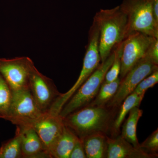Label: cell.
I'll return each mask as SVG.
<instances>
[{"label":"cell","mask_w":158,"mask_h":158,"mask_svg":"<svg viewBox=\"0 0 158 158\" xmlns=\"http://www.w3.org/2000/svg\"><path fill=\"white\" fill-rule=\"evenodd\" d=\"M114 52L101 62L85 83L63 106L59 115L63 118L71 113L88 106L98 93L105 76L114 60Z\"/></svg>","instance_id":"cell-3"},{"label":"cell","mask_w":158,"mask_h":158,"mask_svg":"<svg viewBox=\"0 0 158 158\" xmlns=\"http://www.w3.org/2000/svg\"><path fill=\"white\" fill-rule=\"evenodd\" d=\"M35 67L28 57L0 58V74L12 91L29 88L31 74Z\"/></svg>","instance_id":"cell-6"},{"label":"cell","mask_w":158,"mask_h":158,"mask_svg":"<svg viewBox=\"0 0 158 158\" xmlns=\"http://www.w3.org/2000/svg\"><path fill=\"white\" fill-rule=\"evenodd\" d=\"M158 65L145 56L137 63L122 78L115 95L106 106L116 110L129 94L132 93L141 81L158 70Z\"/></svg>","instance_id":"cell-7"},{"label":"cell","mask_w":158,"mask_h":158,"mask_svg":"<svg viewBox=\"0 0 158 158\" xmlns=\"http://www.w3.org/2000/svg\"><path fill=\"white\" fill-rule=\"evenodd\" d=\"M153 0H123L120 9L127 15L128 36L139 32L158 39V23L152 11Z\"/></svg>","instance_id":"cell-4"},{"label":"cell","mask_w":158,"mask_h":158,"mask_svg":"<svg viewBox=\"0 0 158 158\" xmlns=\"http://www.w3.org/2000/svg\"><path fill=\"white\" fill-rule=\"evenodd\" d=\"M152 11L155 19L158 23V0H153Z\"/></svg>","instance_id":"cell-25"},{"label":"cell","mask_w":158,"mask_h":158,"mask_svg":"<svg viewBox=\"0 0 158 158\" xmlns=\"http://www.w3.org/2000/svg\"><path fill=\"white\" fill-rule=\"evenodd\" d=\"M116 110L106 106H87L62 118L63 123L80 139L95 134L107 135Z\"/></svg>","instance_id":"cell-2"},{"label":"cell","mask_w":158,"mask_h":158,"mask_svg":"<svg viewBox=\"0 0 158 158\" xmlns=\"http://www.w3.org/2000/svg\"><path fill=\"white\" fill-rule=\"evenodd\" d=\"M140 148L148 153L158 156V129L154 131L141 144H140Z\"/></svg>","instance_id":"cell-22"},{"label":"cell","mask_w":158,"mask_h":158,"mask_svg":"<svg viewBox=\"0 0 158 158\" xmlns=\"http://www.w3.org/2000/svg\"><path fill=\"white\" fill-rule=\"evenodd\" d=\"M107 158H154L158 156L148 153L141 148L134 147L120 135L107 136Z\"/></svg>","instance_id":"cell-11"},{"label":"cell","mask_w":158,"mask_h":158,"mask_svg":"<svg viewBox=\"0 0 158 158\" xmlns=\"http://www.w3.org/2000/svg\"><path fill=\"white\" fill-rule=\"evenodd\" d=\"M29 89L37 106L44 113H48L61 94L53 81L35 67L31 74Z\"/></svg>","instance_id":"cell-9"},{"label":"cell","mask_w":158,"mask_h":158,"mask_svg":"<svg viewBox=\"0 0 158 158\" xmlns=\"http://www.w3.org/2000/svg\"><path fill=\"white\" fill-rule=\"evenodd\" d=\"M120 81V78L118 77L115 81L110 83H106L103 81L96 96L88 106H106L116 93Z\"/></svg>","instance_id":"cell-17"},{"label":"cell","mask_w":158,"mask_h":158,"mask_svg":"<svg viewBox=\"0 0 158 158\" xmlns=\"http://www.w3.org/2000/svg\"><path fill=\"white\" fill-rule=\"evenodd\" d=\"M16 128L14 137L3 143L0 148V158H22L20 131Z\"/></svg>","instance_id":"cell-18"},{"label":"cell","mask_w":158,"mask_h":158,"mask_svg":"<svg viewBox=\"0 0 158 158\" xmlns=\"http://www.w3.org/2000/svg\"><path fill=\"white\" fill-rule=\"evenodd\" d=\"M28 89L12 91V98L6 120L16 126H31L44 116Z\"/></svg>","instance_id":"cell-5"},{"label":"cell","mask_w":158,"mask_h":158,"mask_svg":"<svg viewBox=\"0 0 158 158\" xmlns=\"http://www.w3.org/2000/svg\"><path fill=\"white\" fill-rule=\"evenodd\" d=\"M99 30V49L101 62H104L116 46L128 36L127 17L119 6L101 9L93 18Z\"/></svg>","instance_id":"cell-1"},{"label":"cell","mask_w":158,"mask_h":158,"mask_svg":"<svg viewBox=\"0 0 158 158\" xmlns=\"http://www.w3.org/2000/svg\"><path fill=\"white\" fill-rule=\"evenodd\" d=\"M143 115V110L135 107L132 109L129 113L128 117L124 122L121 135L125 140L138 148H140L137 136V127L139 119Z\"/></svg>","instance_id":"cell-16"},{"label":"cell","mask_w":158,"mask_h":158,"mask_svg":"<svg viewBox=\"0 0 158 158\" xmlns=\"http://www.w3.org/2000/svg\"><path fill=\"white\" fill-rule=\"evenodd\" d=\"M87 158H105L106 155L107 135L95 133L81 139Z\"/></svg>","instance_id":"cell-15"},{"label":"cell","mask_w":158,"mask_h":158,"mask_svg":"<svg viewBox=\"0 0 158 158\" xmlns=\"http://www.w3.org/2000/svg\"><path fill=\"white\" fill-rule=\"evenodd\" d=\"M123 41L115 47L113 50L115 54L114 60L107 72L106 73L104 81L110 83L115 81L119 77L121 69V56Z\"/></svg>","instance_id":"cell-20"},{"label":"cell","mask_w":158,"mask_h":158,"mask_svg":"<svg viewBox=\"0 0 158 158\" xmlns=\"http://www.w3.org/2000/svg\"><path fill=\"white\" fill-rule=\"evenodd\" d=\"M158 82V69L146 77L137 85L133 92L139 95H144L150 88H152Z\"/></svg>","instance_id":"cell-21"},{"label":"cell","mask_w":158,"mask_h":158,"mask_svg":"<svg viewBox=\"0 0 158 158\" xmlns=\"http://www.w3.org/2000/svg\"><path fill=\"white\" fill-rule=\"evenodd\" d=\"M146 56L156 65H158V39L155 38L152 43Z\"/></svg>","instance_id":"cell-23"},{"label":"cell","mask_w":158,"mask_h":158,"mask_svg":"<svg viewBox=\"0 0 158 158\" xmlns=\"http://www.w3.org/2000/svg\"><path fill=\"white\" fill-rule=\"evenodd\" d=\"M64 126L62 118L59 115L45 113L31 127L37 132L49 154L50 149L62 133Z\"/></svg>","instance_id":"cell-10"},{"label":"cell","mask_w":158,"mask_h":158,"mask_svg":"<svg viewBox=\"0 0 158 158\" xmlns=\"http://www.w3.org/2000/svg\"><path fill=\"white\" fill-rule=\"evenodd\" d=\"M12 98V90L0 74V118L6 120Z\"/></svg>","instance_id":"cell-19"},{"label":"cell","mask_w":158,"mask_h":158,"mask_svg":"<svg viewBox=\"0 0 158 158\" xmlns=\"http://www.w3.org/2000/svg\"><path fill=\"white\" fill-rule=\"evenodd\" d=\"M79 139L73 132L64 126L62 133L49 150L51 158H69L73 148Z\"/></svg>","instance_id":"cell-13"},{"label":"cell","mask_w":158,"mask_h":158,"mask_svg":"<svg viewBox=\"0 0 158 158\" xmlns=\"http://www.w3.org/2000/svg\"><path fill=\"white\" fill-rule=\"evenodd\" d=\"M144 97V95H139L133 92L125 99L119 107V110L112 123L110 131L112 137L118 135L127 115L133 108L139 107Z\"/></svg>","instance_id":"cell-14"},{"label":"cell","mask_w":158,"mask_h":158,"mask_svg":"<svg viewBox=\"0 0 158 158\" xmlns=\"http://www.w3.org/2000/svg\"><path fill=\"white\" fill-rule=\"evenodd\" d=\"M69 158H87L81 139H79L77 141L69 155Z\"/></svg>","instance_id":"cell-24"},{"label":"cell","mask_w":158,"mask_h":158,"mask_svg":"<svg viewBox=\"0 0 158 158\" xmlns=\"http://www.w3.org/2000/svg\"><path fill=\"white\" fill-rule=\"evenodd\" d=\"M19 129L21 137L22 158H51L41 139L31 126H16Z\"/></svg>","instance_id":"cell-12"},{"label":"cell","mask_w":158,"mask_h":158,"mask_svg":"<svg viewBox=\"0 0 158 158\" xmlns=\"http://www.w3.org/2000/svg\"><path fill=\"white\" fill-rule=\"evenodd\" d=\"M155 38L139 32L129 34L123 40L119 74L120 79L146 56L150 46Z\"/></svg>","instance_id":"cell-8"}]
</instances>
